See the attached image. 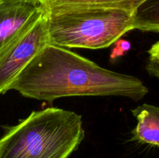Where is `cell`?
<instances>
[{
  "mask_svg": "<svg viewBox=\"0 0 159 158\" xmlns=\"http://www.w3.org/2000/svg\"><path fill=\"white\" fill-rule=\"evenodd\" d=\"M9 2H19L34 3V4H42L44 0H6Z\"/></svg>",
  "mask_w": 159,
  "mask_h": 158,
  "instance_id": "obj_11",
  "label": "cell"
},
{
  "mask_svg": "<svg viewBox=\"0 0 159 158\" xmlns=\"http://www.w3.org/2000/svg\"><path fill=\"white\" fill-rule=\"evenodd\" d=\"M44 19L49 43L65 48L103 49L134 29L133 12L123 9H44Z\"/></svg>",
  "mask_w": 159,
  "mask_h": 158,
  "instance_id": "obj_3",
  "label": "cell"
},
{
  "mask_svg": "<svg viewBox=\"0 0 159 158\" xmlns=\"http://www.w3.org/2000/svg\"><path fill=\"white\" fill-rule=\"evenodd\" d=\"M113 44H114V47H113L111 54H110V58L112 60H114L117 57L125 55L130 50V46H131L130 43L128 40H123L120 38L116 40Z\"/></svg>",
  "mask_w": 159,
  "mask_h": 158,
  "instance_id": "obj_8",
  "label": "cell"
},
{
  "mask_svg": "<svg viewBox=\"0 0 159 158\" xmlns=\"http://www.w3.org/2000/svg\"><path fill=\"white\" fill-rule=\"evenodd\" d=\"M49 43L43 13L33 26L0 51V94L9 91L17 76Z\"/></svg>",
  "mask_w": 159,
  "mask_h": 158,
  "instance_id": "obj_4",
  "label": "cell"
},
{
  "mask_svg": "<svg viewBox=\"0 0 159 158\" xmlns=\"http://www.w3.org/2000/svg\"><path fill=\"white\" fill-rule=\"evenodd\" d=\"M146 70L150 75L159 79V60L148 58Z\"/></svg>",
  "mask_w": 159,
  "mask_h": 158,
  "instance_id": "obj_9",
  "label": "cell"
},
{
  "mask_svg": "<svg viewBox=\"0 0 159 158\" xmlns=\"http://www.w3.org/2000/svg\"><path fill=\"white\" fill-rule=\"evenodd\" d=\"M26 98L52 102L71 96L142 99L148 88L136 77L109 71L65 47L49 43L10 85Z\"/></svg>",
  "mask_w": 159,
  "mask_h": 158,
  "instance_id": "obj_1",
  "label": "cell"
},
{
  "mask_svg": "<svg viewBox=\"0 0 159 158\" xmlns=\"http://www.w3.org/2000/svg\"><path fill=\"white\" fill-rule=\"evenodd\" d=\"M84 137L77 113L54 107L34 111L0 139V158H69Z\"/></svg>",
  "mask_w": 159,
  "mask_h": 158,
  "instance_id": "obj_2",
  "label": "cell"
},
{
  "mask_svg": "<svg viewBox=\"0 0 159 158\" xmlns=\"http://www.w3.org/2000/svg\"><path fill=\"white\" fill-rule=\"evenodd\" d=\"M131 112L138 120L132 131L133 139L159 147V107L145 103L132 109Z\"/></svg>",
  "mask_w": 159,
  "mask_h": 158,
  "instance_id": "obj_6",
  "label": "cell"
},
{
  "mask_svg": "<svg viewBox=\"0 0 159 158\" xmlns=\"http://www.w3.org/2000/svg\"><path fill=\"white\" fill-rule=\"evenodd\" d=\"M134 29L159 33V0H145L133 12Z\"/></svg>",
  "mask_w": 159,
  "mask_h": 158,
  "instance_id": "obj_7",
  "label": "cell"
},
{
  "mask_svg": "<svg viewBox=\"0 0 159 158\" xmlns=\"http://www.w3.org/2000/svg\"><path fill=\"white\" fill-rule=\"evenodd\" d=\"M41 4L0 0V51L43 16Z\"/></svg>",
  "mask_w": 159,
  "mask_h": 158,
  "instance_id": "obj_5",
  "label": "cell"
},
{
  "mask_svg": "<svg viewBox=\"0 0 159 158\" xmlns=\"http://www.w3.org/2000/svg\"><path fill=\"white\" fill-rule=\"evenodd\" d=\"M148 52L149 54L148 58L159 60V40L151 46V48Z\"/></svg>",
  "mask_w": 159,
  "mask_h": 158,
  "instance_id": "obj_10",
  "label": "cell"
}]
</instances>
